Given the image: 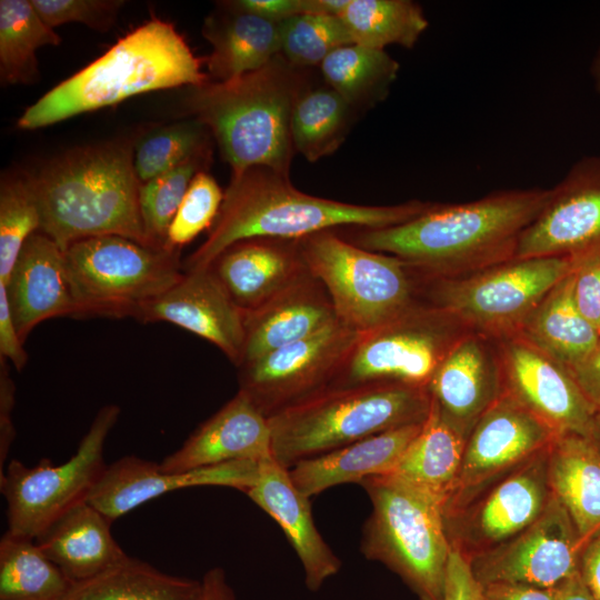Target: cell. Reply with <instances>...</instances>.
Instances as JSON below:
<instances>
[{
  "label": "cell",
  "mask_w": 600,
  "mask_h": 600,
  "mask_svg": "<svg viewBox=\"0 0 600 600\" xmlns=\"http://www.w3.org/2000/svg\"><path fill=\"white\" fill-rule=\"evenodd\" d=\"M548 196L549 189H508L462 203L432 202L407 222L361 230L353 243L397 257L428 279L462 277L514 258Z\"/></svg>",
  "instance_id": "6da1fadb"
},
{
  "label": "cell",
  "mask_w": 600,
  "mask_h": 600,
  "mask_svg": "<svg viewBox=\"0 0 600 600\" xmlns=\"http://www.w3.org/2000/svg\"><path fill=\"white\" fill-rule=\"evenodd\" d=\"M432 202L411 200L364 206L307 194L289 176L252 167L231 181L202 244L183 262V272L209 269L231 246L249 239L301 240L339 227L382 229L407 222Z\"/></svg>",
  "instance_id": "7a4b0ae2"
},
{
  "label": "cell",
  "mask_w": 600,
  "mask_h": 600,
  "mask_svg": "<svg viewBox=\"0 0 600 600\" xmlns=\"http://www.w3.org/2000/svg\"><path fill=\"white\" fill-rule=\"evenodd\" d=\"M308 89L302 69L278 54L239 78L189 87L183 106L216 138L232 176L252 167L289 176L296 152L291 117Z\"/></svg>",
  "instance_id": "3957f363"
},
{
  "label": "cell",
  "mask_w": 600,
  "mask_h": 600,
  "mask_svg": "<svg viewBox=\"0 0 600 600\" xmlns=\"http://www.w3.org/2000/svg\"><path fill=\"white\" fill-rule=\"evenodd\" d=\"M29 177L40 211V232L63 251L99 236H120L152 247L140 213L141 182L128 146L77 149Z\"/></svg>",
  "instance_id": "277c9868"
},
{
  "label": "cell",
  "mask_w": 600,
  "mask_h": 600,
  "mask_svg": "<svg viewBox=\"0 0 600 600\" xmlns=\"http://www.w3.org/2000/svg\"><path fill=\"white\" fill-rule=\"evenodd\" d=\"M202 62L172 23L153 18L43 94L18 126L34 130L140 93L201 86L210 80Z\"/></svg>",
  "instance_id": "5b68a950"
},
{
  "label": "cell",
  "mask_w": 600,
  "mask_h": 600,
  "mask_svg": "<svg viewBox=\"0 0 600 600\" xmlns=\"http://www.w3.org/2000/svg\"><path fill=\"white\" fill-rule=\"evenodd\" d=\"M430 408L427 388L394 382L330 386L268 418L272 458L289 469L364 438L422 423Z\"/></svg>",
  "instance_id": "8992f818"
},
{
  "label": "cell",
  "mask_w": 600,
  "mask_h": 600,
  "mask_svg": "<svg viewBox=\"0 0 600 600\" xmlns=\"http://www.w3.org/2000/svg\"><path fill=\"white\" fill-rule=\"evenodd\" d=\"M359 483L372 504L362 527L361 553L397 573L419 600H443L451 546L442 503L394 474Z\"/></svg>",
  "instance_id": "52a82bcc"
},
{
  "label": "cell",
  "mask_w": 600,
  "mask_h": 600,
  "mask_svg": "<svg viewBox=\"0 0 600 600\" xmlns=\"http://www.w3.org/2000/svg\"><path fill=\"white\" fill-rule=\"evenodd\" d=\"M77 317L134 318L139 308L183 274L179 250L120 236L79 240L66 251Z\"/></svg>",
  "instance_id": "ba28073f"
},
{
  "label": "cell",
  "mask_w": 600,
  "mask_h": 600,
  "mask_svg": "<svg viewBox=\"0 0 600 600\" xmlns=\"http://www.w3.org/2000/svg\"><path fill=\"white\" fill-rule=\"evenodd\" d=\"M307 270L327 290L337 318L364 334L396 319L414 302L411 268L367 250L333 230L299 240Z\"/></svg>",
  "instance_id": "9c48e42d"
},
{
  "label": "cell",
  "mask_w": 600,
  "mask_h": 600,
  "mask_svg": "<svg viewBox=\"0 0 600 600\" xmlns=\"http://www.w3.org/2000/svg\"><path fill=\"white\" fill-rule=\"evenodd\" d=\"M570 257L512 258L454 278L429 279L432 306L496 340L516 334L572 270Z\"/></svg>",
  "instance_id": "30bf717a"
},
{
  "label": "cell",
  "mask_w": 600,
  "mask_h": 600,
  "mask_svg": "<svg viewBox=\"0 0 600 600\" xmlns=\"http://www.w3.org/2000/svg\"><path fill=\"white\" fill-rule=\"evenodd\" d=\"M119 414L116 404L102 407L76 453L59 466L49 459H41L31 468L17 459L9 462L0 476L8 531L36 539L67 512L88 502L108 466L103 459L104 442Z\"/></svg>",
  "instance_id": "8fae6325"
},
{
  "label": "cell",
  "mask_w": 600,
  "mask_h": 600,
  "mask_svg": "<svg viewBox=\"0 0 600 600\" xmlns=\"http://www.w3.org/2000/svg\"><path fill=\"white\" fill-rule=\"evenodd\" d=\"M470 331L449 312L416 303L362 334L332 386L394 382L428 389L446 356Z\"/></svg>",
  "instance_id": "7c38bea8"
},
{
  "label": "cell",
  "mask_w": 600,
  "mask_h": 600,
  "mask_svg": "<svg viewBox=\"0 0 600 600\" xmlns=\"http://www.w3.org/2000/svg\"><path fill=\"white\" fill-rule=\"evenodd\" d=\"M549 447L443 510L451 548L469 559L504 543L541 516L553 497Z\"/></svg>",
  "instance_id": "4fadbf2b"
},
{
  "label": "cell",
  "mask_w": 600,
  "mask_h": 600,
  "mask_svg": "<svg viewBox=\"0 0 600 600\" xmlns=\"http://www.w3.org/2000/svg\"><path fill=\"white\" fill-rule=\"evenodd\" d=\"M361 336L338 319L240 367V390L269 418L332 386Z\"/></svg>",
  "instance_id": "5bb4252c"
},
{
  "label": "cell",
  "mask_w": 600,
  "mask_h": 600,
  "mask_svg": "<svg viewBox=\"0 0 600 600\" xmlns=\"http://www.w3.org/2000/svg\"><path fill=\"white\" fill-rule=\"evenodd\" d=\"M583 546L569 513L552 497L533 523L468 561L481 584L504 582L553 589L579 572Z\"/></svg>",
  "instance_id": "9a60e30c"
},
{
  "label": "cell",
  "mask_w": 600,
  "mask_h": 600,
  "mask_svg": "<svg viewBox=\"0 0 600 600\" xmlns=\"http://www.w3.org/2000/svg\"><path fill=\"white\" fill-rule=\"evenodd\" d=\"M558 434L502 391L471 430L458 479L442 510L543 451Z\"/></svg>",
  "instance_id": "2e32d148"
},
{
  "label": "cell",
  "mask_w": 600,
  "mask_h": 600,
  "mask_svg": "<svg viewBox=\"0 0 600 600\" xmlns=\"http://www.w3.org/2000/svg\"><path fill=\"white\" fill-rule=\"evenodd\" d=\"M498 356L503 392L559 434H591L598 409L563 364L519 336L499 339Z\"/></svg>",
  "instance_id": "e0dca14e"
},
{
  "label": "cell",
  "mask_w": 600,
  "mask_h": 600,
  "mask_svg": "<svg viewBox=\"0 0 600 600\" xmlns=\"http://www.w3.org/2000/svg\"><path fill=\"white\" fill-rule=\"evenodd\" d=\"M596 251H600V156H588L549 189L542 210L521 233L514 258H576Z\"/></svg>",
  "instance_id": "ac0fdd59"
},
{
  "label": "cell",
  "mask_w": 600,
  "mask_h": 600,
  "mask_svg": "<svg viewBox=\"0 0 600 600\" xmlns=\"http://www.w3.org/2000/svg\"><path fill=\"white\" fill-rule=\"evenodd\" d=\"M134 319L178 326L214 344L236 366L242 362L244 310L210 268L183 272L167 291L144 302Z\"/></svg>",
  "instance_id": "d6986e66"
},
{
  "label": "cell",
  "mask_w": 600,
  "mask_h": 600,
  "mask_svg": "<svg viewBox=\"0 0 600 600\" xmlns=\"http://www.w3.org/2000/svg\"><path fill=\"white\" fill-rule=\"evenodd\" d=\"M261 461H234L184 472H167L160 463L126 456L107 466L89 496L88 503L111 522L167 492L219 486L244 492L259 474Z\"/></svg>",
  "instance_id": "ffe728a7"
},
{
  "label": "cell",
  "mask_w": 600,
  "mask_h": 600,
  "mask_svg": "<svg viewBox=\"0 0 600 600\" xmlns=\"http://www.w3.org/2000/svg\"><path fill=\"white\" fill-rule=\"evenodd\" d=\"M487 339L473 331L461 337L428 384L441 417L466 440L502 393L499 356L489 349Z\"/></svg>",
  "instance_id": "44dd1931"
},
{
  "label": "cell",
  "mask_w": 600,
  "mask_h": 600,
  "mask_svg": "<svg viewBox=\"0 0 600 600\" xmlns=\"http://www.w3.org/2000/svg\"><path fill=\"white\" fill-rule=\"evenodd\" d=\"M271 442L268 417L239 389L160 467L167 472H184L234 461H263L272 457Z\"/></svg>",
  "instance_id": "7402d4cb"
},
{
  "label": "cell",
  "mask_w": 600,
  "mask_h": 600,
  "mask_svg": "<svg viewBox=\"0 0 600 600\" xmlns=\"http://www.w3.org/2000/svg\"><path fill=\"white\" fill-rule=\"evenodd\" d=\"M3 286L23 342L47 319L77 317L64 251L40 231L26 241Z\"/></svg>",
  "instance_id": "603a6c76"
},
{
  "label": "cell",
  "mask_w": 600,
  "mask_h": 600,
  "mask_svg": "<svg viewBox=\"0 0 600 600\" xmlns=\"http://www.w3.org/2000/svg\"><path fill=\"white\" fill-rule=\"evenodd\" d=\"M244 493L283 530L304 572V583L318 591L341 569V561L318 531L310 499L290 478L289 469L272 457L260 463L254 483Z\"/></svg>",
  "instance_id": "cb8c5ba5"
},
{
  "label": "cell",
  "mask_w": 600,
  "mask_h": 600,
  "mask_svg": "<svg viewBox=\"0 0 600 600\" xmlns=\"http://www.w3.org/2000/svg\"><path fill=\"white\" fill-rule=\"evenodd\" d=\"M244 313L246 339L240 367L338 320L327 290L308 270L271 299Z\"/></svg>",
  "instance_id": "d4e9b609"
},
{
  "label": "cell",
  "mask_w": 600,
  "mask_h": 600,
  "mask_svg": "<svg viewBox=\"0 0 600 600\" xmlns=\"http://www.w3.org/2000/svg\"><path fill=\"white\" fill-rule=\"evenodd\" d=\"M210 269L244 311L258 308L307 271L299 240L266 238L231 246Z\"/></svg>",
  "instance_id": "484cf974"
},
{
  "label": "cell",
  "mask_w": 600,
  "mask_h": 600,
  "mask_svg": "<svg viewBox=\"0 0 600 600\" xmlns=\"http://www.w3.org/2000/svg\"><path fill=\"white\" fill-rule=\"evenodd\" d=\"M422 423L384 431L302 460L289 468L290 478L297 489L310 499L337 484L391 474Z\"/></svg>",
  "instance_id": "4316f807"
},
{
  "label": "cell",
  "mask_w": 600,
  "mask_h": 600,
  "mask_svg": "<svg viewBox=\"0 0 600 600\" xmlns=\"http://www.w3.org/2000/svg\"><path fill=\"white\" fill-rule=\"evenodd\" d=\"M112 522L84 502L73 508L34 540L73 583L104 571L127 554L111 533Z\"/></svg>",
  "instance_id": "83f0119b"
},
{
  "label": "cell",
  "mask_w": 600,
  "mask_h": 600,
  "mask_svg": "<svg viewBox=\"0 0 600 600\" xmlns=\"http://www.w3.org/2000/svg\"><path fill=\"white\" fill-rule=\"evenodd\" d=\"M210 14L202 34L212 47L203 60L211 81L222 82L258 70L280 54L279 22L237 9Z\"/></svg>",
  "instance_id": "f1b7e54d"
},
{
  "label": "cell",
  "mask_w": 600,
  "mask_h": 600,
  "mask_svg": "<svg viewBox=\"0 0 600 600\" xmlns=\"http://www.w3.org/2000/svg\"><path fill=\"white\" fill-rule=\"evenodd\" d=\"M553 497L572 519L583 544L600 534V450L590 437L560 433L548 451Z\"/></svg>",
  "instance_id": "f546056e"
},
{
  "label": "cell",
  "mask_w": 600,
  "mask_h": 600,
  "mask_svg": "<svg viewBox=\"0 0 600 600\" xmlns=\"http://www.w3.org/2000/svg\"><path fill=\"white\" fill-rule=\"evenodd\" d=\"M519 336L567 369L600 342V332L577 308L571 272L561 280L523 322Z\"/></svg>",
  "instance_id": "4dcf8cb0"
},
{
  "label": "cell",
  "mask_w": 600,
  "mask_h": 600,
  "mask_svg": "<svg viewBox=\"0 0 600 600\" xmlns=\"http://www.w3.org/2000/svg\"><path fill=\"white\" fill-rule=\"evenodd\" d=\"M466 441L431 401L427 419L391 474L437 498L443 507L458 479Z\"/></svg>",
  "instance_id": "1f68e13d"
},
{
  "label": "cell",
  "mask_w": 600,
  "mask_h": 600,
  "mask_svg": "<svg viewBox=\"0 0 600 600\" xmlns=\"http://www.w3.org/2000/svg\"><path fill=\"white\" fill-rule=\"evenodd\" d=\"M201 580L164 573L126 556L104 571L72 583L61 600H199Z\"/></svg>",
  "instance_id": "d6a6232c"
},
{
  "label": "cell",
  "mask_w": 600,
  "mask_h": 600,
  "mask_svg": "<svg viewBox=\"0 0 600 600\" xmlns=\"http://www.w3.org/2000/svg\"><path fill=\"white\" fill-rule=\"evenodd\" d=\"M399 63L384 50L351 43L333 50L320 69L329 88L351 107L382 101L398 77Z\"/></svg>",
  "instance_id": "836d02e7"
},
{
  "label": "cell",
  "mask_w": 600,
  "mask_h": 600,
  "mask_svg": "<svg viewBox=\"0 0 600 600\" xmlns=\"http://www.w3.org/2000/svg\"><path fill=\"white\" fill-rule=\"evenodd\" d=\"M72 581L34 539L7 531L0 540V600H61Z\"/></svg>",
  "instance_id": "e575fe53"
},
{
  "label": "cell",
  "mask_w": 600,
  "mask_h": 600,
  "mask_svg": "<svg viewBox=\"0 0 600 600\" xmlns=\"http://www.w3.org/2000/svg\"><path fill=\"white\" fill-rule=\"evenodd\" d=\"M339 17L353 43L379 50L413 48L429 24L422 8L410 0H349Z\"/></svg>",
  "instance_id": "d590c367"
},
{
  "label": "cell",
  "mask_w": 600,
  "mask_h": 600,
  "mask_svg": "<svg viewBox=\"0 0 600 600\" xmlns=\"http://www.w3.org/2000/svg\"><path fill=\"white\" fill-rule=\"evenodd\" d=\"M61 41L31 1H0V78L2 83H30L38 74L36 51Z\"/></svg>",
  "instance_id": "8d00e7d4"
},
{
  "label": "cell",
  "mask_w": 600,
  "mask_h": 600,
  "mask_svg": "<svg viewBox=\"0 0 600 600\" xmlns=\"http://www.w3.org/2000/svg\"><path fill=\"white\" fill-rule=\"evenodd\" d=\"M352 108L331 88L308 89L291 117L293 148L314 162L333 153L343 142Z\"/></svg>",
  "instance_id": "74e56055"
},
{
  "label": "cell",
  "mask_w": 600,
  "mask_h": 600,
  "mask_svg": "<svg viewBox=\"0 0 600 600\" xmlns=\"http://www.w3.org/2000/svg\"><path fill=\"white\" fill-rule=\"evenodd\" d=\"M210 149L180 166L141 183L140 213L147 237L154 248H166L170 224L193 177L208 163Z\"/></svg>",
  "instance_id": "f35d334b"
},
{
  "label": "cell",
  "mask_w": 600,
  "mask_h": 600,
  "mask_svg": "<svg viewBox=\"0 0 600 600\" xmlns=\"http://www.w3.org/2000/svg\"><path fill=\"white\" fill-rule=\"evenodd\" d=\"M209 149L208 129L201 122L180 121L156 129L139 141L134 171L143 183Z\"/></svg>",
  "instance_id": "ab89813d"
},
{
  "label": "cell",
  "mask_w": 600,
  "mask_h": 600,
  "mask_svg": "<svg viewBox=\"0 0 600 600\" xmlns=\"http://www.w3.org/2000/svg\"><path fill=\"white\" fill-rule=\"evenodd\" d=\"M41 217L29 176L6 177L0 188V283L4 284Z\"/></svg>",
  "instance_id": "60d3db41"
},
{
  "label": "cell",
  "mask_w": 600,
  "mask_h": 600,
  "mask_svg": "<svg viewBox=\"0 0 600 600\" xmlns=\"http://www.w3.org/2000/svg\"><path fill=\"white\" fill-rule=\"evenodd\" d=\"M280 54L293 67L304 69L321 62L352 39L338 16L298 14L279 22Z\"/></svg>",
  "instance_id": "b9f144b4"
},
{
  "label": "cell",
  "mask_w": 600,
  "mask_h": 600,
  "mask_svg": "<svg viewBox=\"0 0 600 600\" xmlns=\"http://www.w3.org/2000/svg\"><path fill=\"white\" fill-rule=\"evenodd\" d=\"M224 193L206 171H199L189 188L170 224L166 248L181 250L204 230H210L220 211Z\"/></svg>",
  "instance_id": "7bdbcfd3"
},
{
  "label": "cell",
  "mask_w": 600,
  "mask_h": 600,
  "mask_svg": "<svg viewBox=\"0 0 600 600\" xmlns=\"http://www.w3.org/2000/svg\"><path fill=\"white\" fill-rule=\"evenodd\" d=\"M33 7L50 27L80 22L97 30L109 29L123 1L119 0H31Z\"/></svg>",
  "instance_id": "ee69618b"
},
{
  "label": "cell",
  "mask_w": 600,
  "mask_h": 600,
  "mask_svg": "<svg viewBox=\"0 0 600 600\" xmlns=\"http://www.w3.org/2000/svg\"><path fill=\"white\" fill-rule=\"evenodd\" d=\"M573 259L572 292L577 308L600 332V251Z\"/></svg>",
  "instance_id": "f6af8a7d"
},
{
  "label": "cell",
  "mask_w": 600,
  "mask_h": 600,
  "mask_svg": "<svg viewBox=\"0 0 600 600\" xmlns=\"http://www.w3.org/2000/svg\"><path fill=\"white\" fill-rule=\"evenodd\" d=\"M482 586L476 579L468 559L451 548L449 556L443 600H481Z\"/></svg>",
  "instance_id": "bcb514c9"
},
{
  "label": "cell",
  "mask_w": 600,
  "mask_h": 600,
  "mask_svg": "<svg viewBox=\"0 0 600 600\" xmlns=\"http://www.w3.org/2000/svg\"><path fill=\"white\" fill-rule=\"evenodd\" d=\"M23 343L11 318L6 288L0 283V359L11 361L18 371L28 360Z\"/></svg>",
  "instance_id": "7dc6e473"
},
{
  "label": "cell",
  "mask_w": 600,
  "mask_h": 600,
  "mask_svg": "<svg viewBox=\"0 0 600 600\" xmlns=\"http://www.w3.org/2000/svg\"><path fill=\"white\" fill-rule=\"evenodd\" d=\"M14 406V384L11 380L7 361L1 359L0 371V474L14 439L11 412Z\"/></svg>",
  "instance_id": "c3c4849f"
},
{
  "label": "cell",
  "mask_w": 600,
  "mask_h": 600,
  "mask_svg": "<svg viewBox=\"0 0 600 600\" xmlns=\"http://www.w3.org/2000/svg\"><path fill=\"white\" fill-rule=\"evenodd\" d=\"M228 3L273 22L304 14V0H238Z\"/></svg>",
  "instance_id": "681fc988"
},
{
  "label": "cell",
  "mask_w": 600,
  "mask_h": 600,
  "mask_svg": "<svg viewBox=\"0 0 600 600\" xmlns=\"http://www.w3.org/2000/svg\"><path fill=\"white\" fill-rule=\"evenodd\" d=\"M568 371L586 398L600 410V342Z\"/></svg>",
  "instance_id": "f907efd6"
},
{
  "label": "cell",
  "mask_w": 600,
  "mask_h": 600,
  "mask_svg": "<svg viewBox=\"0 0 600 600\" xmlns=\"http://www.w3.org/2000/svg\"><path fill=\"white\" fill-rule=\"evenodd\" d=\"M481 600H557V591L527 584L496 582L481 584Z\"/></svg>",
  "instance_id": "816d5d0a"
},
{
  "label": "cell",
  "mask_w": 600,
  "mask_h": 600,
  "mask_svg": "<svg viewBox=\"0 0 600 600\" xmlns=\"http://www.w3.org/2000/svg\"><path fill=\"white\" fill-rule=\"evenodd\" d=\"M579 573L593 598L600 600V534L584 543L580 554Z\"/></svg>",
  "instance_id": "f5cc1de1"
},
{
  "label": "cell",
  "mask_w": 600,
  "mask_h": 600,
  "mask_svg": "<svg viewBox=\"0 0 600 600\" xmlns=\"http://www.w3.org/2000/svg\"><path fill=\"white\" fill-rule=\"evenodd\" d=\"M199 600H237L222 568L214 567L206 572L201 579Z\"/></svg>",
  "instance_id": "db71d44e"
},
{
  "label": "cell",
  "mask_w": 600,
  "mask_h": 600,
  "mask_svg": "<svg viewBox=\"0 0 600 600\" xmlns=\"http://www.w3.org/2000/svg\"><path fill=\"white\" fill-rule=\"evenodd\" d=\"M557 600H596L583 583L580 573H576L556 588Z\"/></svg>",
  "instance_id": "11a10c76"
},
{
  "label": "cell",
  "mask_w": 600,
  "mask_h": 600,
  "mask_svg": "<svg viewBox=\"0 0 600 600\" xmlns=\"http://www.w3.org/2000/svg\"><path fill=\"white\" fill-rule=\"evenodd\" d=\"M590 74L593 80V86L596 90L600 93V46L592 59L590 66Z\"/></svg>",
  "instance_id": "9f6ffc18"
},
{
  "label": "cell",
  "mask_w": 600,
  "mask_h": 600,
  "mask_svg": "<svg viewBox=\"0 0 600 600\" xmlns=\"http://www.w3.org/2000/svg\"><path fill=\"white\" fill-rule=\"evenodd\" d=\"M600 450V410H598L591 434L589 436Z\"/></svg>",
  "instance_id": "6f0895ef"
}]
</instances>
